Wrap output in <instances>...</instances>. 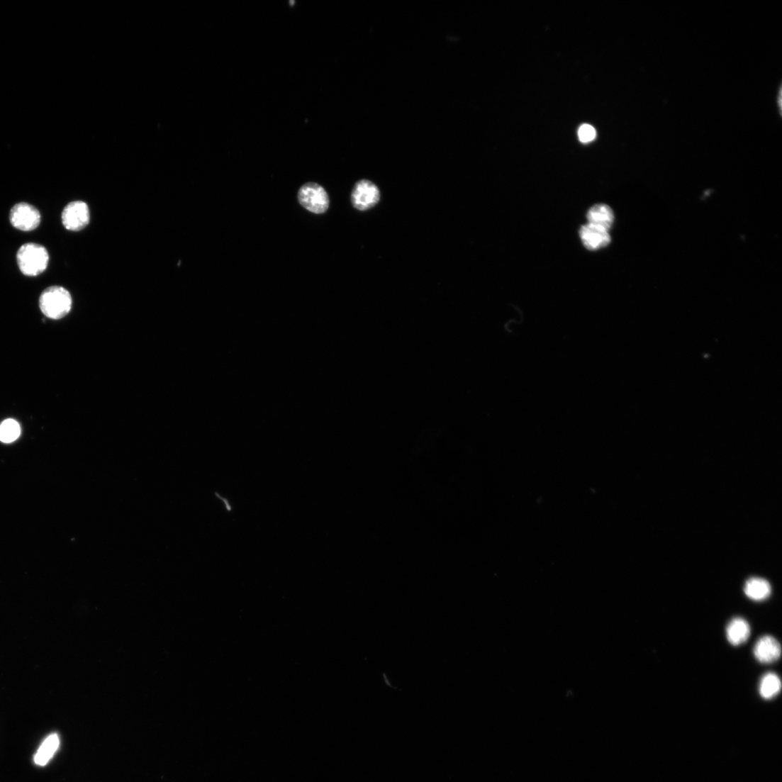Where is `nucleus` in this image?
Returning a JSON list of instances; mask_svg holds the SVG:
<instances>
[{
    "label": "nucleus",
    "mask_w": 782,
    "mask_h": 782,
    "mask_svg": "<svg viewBox=\"0 0 782 782\" xmlns=\"http://www.w3.org/2000/svg\"><path fill=\"white\" fill-rule=\"evenodd\" d=\"M72 297L69 291L54 286L45 289L40 298V308L48 318L60 320L69 314L72 308Z\"/></svg>",
    "instance_id": "nucleus-1"
},
{
    "label": "nucleus",
    "mask_w": 782,
    "mask_h": 782,
    "mask_svg": "<svg viewBox=\"0 0 782 782\" xmlns=\"http://www.w3.org/2000/svg\"><path fill=\"white\" fill-rule=\"evenodd\" d=\"M49 259L46 248L38 244H26L17 253L20 270L26 277H38L43 274L48 267Z\"/></svg>",
    "instance_id": "nucleus-2"
},
{
    "label": "nucleus",
    "mask_w": 782,
    "mask_h": 782,
    "mask_svg": "<svg viewBox=\"0 0 782 782\" xmlns=\"http://www.w3.org/2000/svg\"><path fill=\"white\" fill-rule=\"evenodd\" d=\"M298 199L300 205L315 214L325 213L329 208V197L326 191L315 183L304 184L299 189Z\"/></svg>",
    "instance_id": "nucleus-3"
},
{
    "label": "nucleus",
    "mask_w": 782,
    "mask_h": 782,
    "mask_svg": "<svg viewBox=\"0 0 782 782\" xmlns=\"http://www.w3.org/2000/svg\"><path fill=\"white\" fill-rule=\"evenodd\" d=\"M90 221V211L87 203L82 201H75L69 203L62 213L63 226L71 231H80L85 228Z\"/></svg>",
    "instance_id": "nucleus-4"
},
{
    "label": "nucleus",
    "mask_w": 782,
    "mask_h": 782,
    "mask_svg": "<svg viewBox=\"0 0 782 782\" xmlns=\"http://www.w3.org/2000/svg\"><path fill=\"white\" fill-rule=\"evenodd\" d=\"M10 220L14 228L22 231H31L40 225L41 215L30 203L21 202L11 209Z\"/></svg>",
    "instance_id": "nucleus-5"
},
{
    "label": "nucleus",
    "mask_w": 782,
    "mask_h": 782,
    "mask_svg": "<svg viewBox=\"0 0 782 782\" xmlns=\"http://www.w3.org/2000/svg\"><path fill=\"white\" fill-rule=\"evenodd\" d=\"M379 188L367 180L359 181L354 186L352 201L353 206L359 211H367L375 206L380 200Z\"/></svg>",
    "instance_id": "nucleus-6"
},
{
    "label": "nucleus",
    "mask_w": 782,
    "mask_h": 782,
    "mask_svg": "<svg viewBox=\"0 0 782 782\" xmlns=\"http://www.w3.org/2000/svg\"><path fill=\"white\" fill-rule=\"evenodd\" d=\"M580 235L585 247L591 251L603 248L610 242L608 230L590 223L582 226Z\"/></svg>",
    "instance_id": "nucleus-7"
},
{
    "label": "nucleus",
    "mask_w": 782,
    "mask_h": 782,
    "mask_svg": "<svg viewBox=\"0 0 782 782\" xmlns=\"http://www.w3.org/2000/svg\"><path fill=\"white\" fill-rule=\"evenodd\" d=\"M754 654L760 663L772 664L781 657V644L775 637L771 635L763 636L755 644Z\"/></svg>",
    "instance_id": "nucleus-8"
},
{
    "label": "nucleus",
    "mask_w": 782,
    "mask_h": 782,
    "mask_svg": "<svg viewBox=\"0 0 782 782\" xmlns=\"http://www.w3.org/2000/svg\"><path fill=\"white\" fill-rule=\"evenodd\" d=\"M726 634L729 642L732 645L738 646L749 638L751 627L745 620L736 618L728 624Z\"/></svg>",
    "instance_id": "nucleus-9"
},
{
    "label": "nucleus",
    "mask_w": 782,
    "mask_h": 782,
    "mask_svg": "<svg viewBox=\"0 0 782 782\" xmlns=\"http://www.w3.org/2000/svg\"><path fill=\"white\" fill-rule=\"evenodd\" d=\"M588 223L601 227L609 231L615 221L613 211L604 203L592 207L587 214Z\"/></svg>",
    "instance_id": "nucleus-10"
},
{
    "label": "nucleus",
    "mask_w": 782,
    "mask_h": 782,
    "mask_svg": "<svg viewBox=\"0 0 782 782\" xmlns=\"http://www.w3.org/2000/svg\"><path fill=\"white\" fill-rule=\"evenodd\" d=\"M744 592L747 598L753 601H763L770 596L771 587L763 578L752 577L745 583Z\"/></svg>",
    "instance_id": "nucleus-11"
},
{
    "label": "nucleus",
    "mask_w": 782,
    "mask_h": 782,
    "mask_svg": "<svg viewBox=\"0 0 782 782\" xmlns=\"http://www.w3.org/2000/svg\"><path fill=\"white\" fill-rule=\"evenodd\" d=\"M60 737L52 734L43 742L35 756V762L39 766H45L54 756L60 747Z\"/></svg>",
    "instance_id": "nucleus-12"
},
{
    "label": "nucleus",
    "mask_w": 782,
    "mask_h": 782,
    "mask_svg": "<svg viewBox=\"0 0 782 782\" xmlns=\"http://www.w3.org/2000/svg\"><path fill=\"white\" fill-rule=\"evenodd\" d=\"M781 689V679L776 674L767 673L762 677L759 692L763 698L766 700L772 699L779 693Z\"/></svg>",
    "instance_id": "nucleus-13"
},
{
    "label": "nucleus",
    "mask_w": 782,
    "mask_h": 782,
    "mask_svg": "<svg viewBox=\"0 0 782 782\" xmlns=\"http://www.w3.org/2000/svg\"><path fill=\"white\" fill-rule=\"evenodd\" d=\"M21 434V428L18 422L8 419L0 425V440L10 444L15 441Z\"/></svg>",
    "instance_id": "nucleus-14"
},
{
    "label": "nucleus",
    "mask_w": 782,
    "mask_h": 782,
    "mask_svg": "<svg viewBox=\"0 0 782 782\" xmlns=\"http://www.w3.org/2000/svg\"><path fill=\"white\" fill-rule=\"evenodd\" d=\"M580 140L583 143H588L593 141L596 137V132L593 127L590 125H583L578 132Z\"/></svg>",
    "instance_id": "nucleus-15"
}]
</instances>
